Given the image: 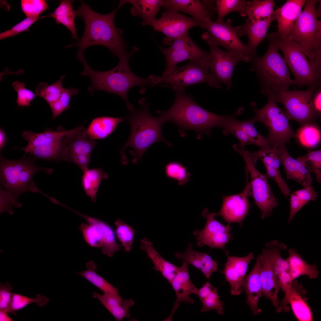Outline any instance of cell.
<instances>
[{
  "label": "cell",
  "instance_id": "obj_21",
  "mask_svg": "<svg viewBox=\"0 0 321 321\" xmlns=\"http://www.w3.org/2000/svg\"><path fill=\"white\" fill-rule=\"evenodd\" d=\"M225 253L227 259L222 273L230 286L231 294L238 295L244 290L243 282L248 265L254 258V254L251 252L246 256L240 257L230 256L227 251Z\"/></svg>",
  "mask_w": 321,
  "mask_h": 321
},
{
  "label": "cell",
  "instance_id": "obj_25",
  "mask_svg": "<svg viewBox=\"0 0 321 321\" xmlns=\"http://www.w3.org/2000/svg\"><path fill=\"white\" fill-rule=\"evenodd\" d=\"M277 151L280 163L284 168L287 179L297 182L303 187L312 186V179L310 173L300 161L290 155L285 145L278 147Z\"/></svg>",
  "mask_w": 321,
  "mask_h": 321
},
{
  "label": "cell",
  "instance_id": "obj_17",
  "mask_svg": "<svg viewBox=\"0 0 321 321\" xmlns=\"http://www.w3.org/2000/svg\"><path fill=\"white\" fill-rule=\"evenodd\" d=\"M142 24L150 26L155 31L163 33L165 37L163 42L170 45L174 40L188 33L190 28L199 26L200 23L178 12L165 11L160 18L142 22Z\"/></svg>",
  "mask_w": 321,
  "mask_h": 321
},
{
  "label": "cell",
  "instance_id": "obj_7",
  "mask_svg": "<svg viewBox=\"0 0 321 321\" xmlns=\"http://www.w3.org/2000/svg\"><path fill=\"white\" fill-rule=\"evenodd\" d=\"M268 37L282 51L297 85L320 87L321 64L308 55L298 43L278 32L272 33Z\"/></svg>",
  "mask_w": 321,
  "mask_h": 321
},
{
  "label": "cell",
  "instance_id": "obj_23",
  "mask_svg": "<svg viewBox=\"0 0 321 321\" xmlns=\"http://www.w3.org/2000/svg\"><path fill=\"white\" fill-rule=\"evenodd\" d=\"M87 128L81 125L65 138L63 160L68 162L71 157L81 155H92L97 144L86 133Z\"/></svg>",
  "mask_w": 321,
  "mask_h": 321
},
{
  "label": "cell",
  "instance_id": "obj_40",
  "mask_svg": "<svg viewBox=\"0 0 321 321\" xmlns=\"http://www.w3.org/2000/svg\"><path fill=\"white\" fill-rule=\"evenodd\" d=\"M81 183L86 195L94 202L97 200V193L101 181L108 178V174L101 169H87L83 172Z\"/></svg>",
  "mask_w": 321,
  "mask_h": 321
},
{
  "label": "cell",
  "instance_id": "obj_22",
  "mask_svg": "<svg viewBox=\"0 0 321 321\" xmlns=\"http://www.w3.org/2000/svg\"><path fill=\"white\" fill-rule=\"evenodd\" d=\"M183 261L181 266L178 267L177 274L170 284L174 291L176 300L174 304L171 314L166 320L171 321L173 315L178 308L180 303L192 305L194 303L193 299L190 297L191 294L196 295L198 288L192 282L189 276L188 265Z\"/></svg>",
  "mask_w": 321,
  "mask_h": 321
},
{
  "label": "cell",
  "instance_id": "obj_2",
  "mask_svg": "<svg viewBox=\"0 0 321 321\" xmlns=\"http://www.w3.org/2000/svg\"><path fill=\"white\" fill-rule=\"evenodd\" d=\"M175 93V101L169 110L156 112L165 123L176 124L180 128V135H183V131L192 130L199 139L204 135L210 137L212 129L215 127L223 128L228 116L218 115L205 110L194 101L192 95L185 92Z\"/></svg>",
  "mask_w": 321,
  "mask_h": 321
},
{
  "label": "cell",
  "instance_id": "obj_12",
  "mask_svg": "<svg viewBox=\"0 0 321 321\" xmlns=\"http://www.w3.org/2000/svg\"><path fill=\"white\" fill-rule=\"evenodd\" d=\"M268 101L262 108L257 109L255 104H251L255 114L254 117L256 122L262 123L269 131L267 137L273 148L285 145L292 138L295 133L292 129L289 122V119L284 110L278 105L273 98L267 96Z\"/></svg>",
  "mask_w": 321,
  "mask_h": 321
},
{
  "label": "cell",
  "instance_id": "obj_36",
  "mask_svg": "<svg viewBox=\"0 0 321 321\" xmlns=\"http://www.w3.org/2000/svg\"><path fill=\"white\" fill-rule=\"evenodd\" d=\"M128 2L132 5L130 10L131 14L134 16L141 17L143 22H146L156 19L157 13L163 6V0H121L118 7L120 8L124 4Z\"/></svg>",
  "mask_w": 321,
  "mask_h": 321
},
{
  "label": "cell",
  "instance_id": "obj_54",
  "mask_svg": "<svg viewBox=\"0 0 321 321\" xmlns=\"http://www.w3.org/2000/svg\"><path fill=\"white\" fill-rule=\"evenodd\" d=\"M15 91L17 92L16 103L19 107H29L34 100L36 94L31 90L26 89V84L19 81H16L12 84Z\"/></svg>",
  "mask_w": 321,
  "mask_h": 321
},
{
  "label": "cell",
  "instance_id": "obj_34",
  "mask_svg": "<svg viewBox=\"0 0 321 321\" xmlns=\"http://www.w3.org/2000/svg\"><path fill=\"white\" fill-rule=\"evenodd\" d=\"M305 291L301 285L298 284L296 279L294 280L291 285L288 304L290 305L293 313L298 320L312 321L313 320L312 312L302 294Z\"/></svg>",
  "mask_w": 321,
  "mask_h": 321
},
{
  "label": "cell",
  "instance_id": "obj_57",
  "mask_svg": "<svg viewBox=\"0 0 321 321\" xmlns=\"http://www.w3.org/2000/svg\"><path fill=\"white\" fill-rule=\"evenodd\" d=\"M0 213L9 212L13 213V207H21V204L18 199L15 198L9 191L0 188Z\"/></svg>",
  "mask_w": 321,
  "mask_h": 321
},
{
  "label": "cell",
  "instance_id": "obj_56",
  "mask_svg": "<svg viewBox=\"0 0 321 321\" xmlns=\"http://www.w3.org/2000/svg\"><path fill=\"white\" fill-rule=\"evenodd\" d=\"M45 16L37 18L26 17L10 29L0 34V40L12 37L23 32L27 31L29 27L39 19Z\"/></svg>",
  "mask_w": 321,
  "mask_h": 321
},
{
  "label": "cell",
  "instance_id": "obj_51",
  "mask_svg": "<svg viewBox=\"0 0 321 321\" xmlns=\"http://www.w3.org/2000/svg\"><path fill=\"white\" fill-rule=\"evenodd\" d=\"M115 234L118 240L127 252L130 251L135 234V230L120 219L115 222Z\"/></svg>",
  "mask_w": 321,
  "mask_h": 321
},
{
  "label": "cell",
  "instance_id": "obj_33",
  "mask_svg": "<svg viewBox=\"0 0 321 321\" xmlns=\"http://www.w3.org/2000/svg\"><path fill=\"white\" fill-rule=\"evenodd\" d=\"M141 242L140 248L146 252L152 261L154 269L160 272L162 276L170 284L177 274L178 267L163 257L147 239H143Z\"/></svg>",
  "mask_w": 321,
  "mask_h": 321
},
{
  "label": "cell",
  "instance_id": "obj_63",
  "mask_svg": "<svg viewBox=\"0 0 321 321\" xmlns=\"http://www.w3.org/2000/svg\"><path fill=\"white\" fill-rule=\"evenodd\" d=\"M7 141V137L6 133L1 128L0 129V150H3L5 147Z\"/></svg>",
  "mask_w": 321,
  "mask_h": 321
},
{
  "label": "cell",
  "instance_id": "obj_4",
  "mask_svg": "<svg viewBox=\"0 0 321 321\" xmlns=\"http://www.w3.org/2000/svg\"><path fill=\"white\" fill-rule=\"evenodd\" d=\"M138 50V48L133 47L130 53L119 59V62L115 67L104 72L93 70L87 63L84 56L81 58L79 60L83 64L84 69L81 75L88 76L91 81V85L87 89L89 92L92 95L95 91L101 90L117 94L124 100L128 109L130 111L132 110L134 106L129 103L127 98L130 89L136 86L142 88L146 85L151 86L149 78H144L137 76L129 68L130 58Z\"/></svg>",
  "mask_w": 321,
  "mask_h": 321
},
{
  "label": "cell",
  "instance_id": "obj_64",
  "mask_svg": "<svg viewBox=\"0 0 321 321\" xmlns=\"http://www.w3.org/2000/svg\"><path fill=\"white\" fill-rule=\"evenodd\" d=\"M8 312L4 310H0V321H12V319L8 315Z\"/></svg>",
  "mask_w": 321,
  "mask_h": 321
},
{
  "label": "cell",
  "instance_id": "obj_27",
  "mask_svg": "<svg viewBox=\"0 0 321 321\" xmlns=\"http://www.w3.org/2000/svg\"><path fill=\"white\" fill-rule=\"evenodd\" d=\"M261 268L260 255L257 257L254 266L248 275L244 278L242 287L247 297L246 303L254 315L262 312L258 307V302L263 295L260 274Z\"/></svg>",
  "mask_w": 321,
  "mask_h": 321
},
{
  "label": "cell",
  "instance_id": "obj_45",
  "mask_svg": "<svg viewBox=\"0 0 321 321\" xmlns=\"http://www.w3.org/2000/svg\"><path fill=\"white\" fill-rule=\"evenodd\" d=\"M65 75L54 83L49 85L47 83H40L35 89L36 95L44 99L49 105L56 101L64 89L62 82Z\"/></svg>",
  "mask_w": 321,
  "mask_h": 321
},
{
  "label": "cell",
  "instance_id": "obj_29",
  "mask_svg": "<svg viewBox=\"0 0 321 321\" xmlns=\"http://www.w3.org/2000/svg\"><path fill=\"white\" fill-rule=\"evenodd\" d=\"M306 0H288L281 7L274 10L278 23V32L287 37L302 12Z\"/></svg>",
  "mask_w": 321,
  "mask_h": 321
},
{
  "label": "cell",
  "instance_id": "obj_14",
  "mask_svg": "<svg viewBox=\"0 0 321 321\" xmlns=\"http://www.w3.org/2000/svg\"><path fill=\"white\" fill-rule=\"evenodd\" d=\"M199 26L207 31L212 40L218 46L224 47L241 61L250 62L252 56L246 45L238 37L239 26H233L230 19L218 23L207 18L200 23Z\"/></svg>",
  "mask_w": 321,
  "mask_h": 321
},
{
  "label": "cell",
  "instance_id": "obj_1",
  "mask_svg": "<svg viewBox=\"0 0 321 321\" xmlns=\"http://www.w3.org/2000/svg\"><path fill=\"white\" fill-rule=\"evenodd\" d=\"M76 12L77 16L83 20L85 29L83 34L78 42L65 47L77 46L78 48L76 58L84 55V50L91 46L99 45L109 49L114 56L120 59L126 55V46L122 37L121 29L114 24L118 7L111 12L101 14L93 11L82 0Z\"/></svg>",
  "mask_w": 321,
  "mask_h": 321
},
{
  "label": "cell",
  "instance_id": "obj_55",
  "mask_svg": "<svg viewBox=\"0 0 321 321\" xmlns=\"http://www.w3.org/2000/svg\"><path fill=\"white\" fill-rule=\"evenodd\" d=\"M202 303L201 311L206 312L212 310H215L219 314L224 313V303L220 299L217 289L215 287L205 297L201 300Z\"/></svg>",
  "mask_w": 321,
  "mask_h": 321
},
{
  "label": "cell",
  "instance_id": "obj_5",
  "mask_svg": "<svg viewBox=\"0 0 321 321\" xmlns=\"http://www.w3.org/2000/svg\"><path fill=\"white\" fill-rule=\"evenodd\" d=\"M269 46L265 54L251 59V71L256 73L262 87L261 92L272 96L288 89L296 82L290 77L288 67L284 57L279 53L278 47L269 40Z\"/></svg>",
  "mask_w": 321,
  "mask_h": 321
},
{
  "label": "cell",
  "instance_id": "obj_42",
  "mask_svg": "<svg viewBox=\"0 0 321 321\" xmlns=\"http://www.w3.org/2000/svg\"><path fill=\"white\" fill-rule=\"evenodd\" d=\"M243 108L240 107L235 114L228 116L224 122L223 128V133L225 136L229 134L234 136L239 141L240 144L245 147L247 145L253 144L252 140L242 129L238 124V120L235 117L243 111Z\"/></svg>",
  "mask_w": 321,
  "mask_h": 321
},
{
  "label": "cell",
  "instance_id": "obj_16",
  "mask_svg": "<svg viewBox=\"0 0 321 321\" xmlns=\"http://www.w3.org/2000/svg\"><path fill=\"white\" fill-rule=\"evenodd\" d=\"M202 215L206 220L204 227L201 230L197 229L193 233L197 245L200 247L206 245L211 248L221 249L226 252V244L233 238L230 225L222 224L215 218L216 213H210L207 208L202 211Z\"/></svg>",
  "mask_w": 321,
  "mask_h": 321
},
{
  "label": "cell",
  "instance_id": "obj_50",
  "mask_svg": "<svg viewBox=\"0 0 321 321\" xmlns=\"http://www.w3.org/2000/svg\"><path fill=\"white\" fill-rule=\"evenodd\" d=\"M164 170L166 176L177 181L179 185L185 184L190 180L191 174L188 171L186 166L178 162L168 163L165 166Z\"/></svg>",
  "mask_w": 321,
  "mask_h": 321
},
{
  "label": "cell",
  "instance_id": "obj_13",
  "mask_svg": "<svg viewBox=\"0 0 321 321\" xmlns=\"http://www.w3.org/2000/svg\"><path fill=\"white\" fill-rule=\"evenodd\" d=\"M315 88L309 87L304 91L288 89L272 97L276 102L282 104L284 112L289 119L301 125L313 122L318 117L313 107L312 97Z\"/></svg>",
  "mask_w": 321,
  "mask_h": 321
},
{
  "label": "cell",
  "instance_id": "obj_32",
  "mask_svg": "<svg viewBox=\"0 0 321 321\" xmlns=\"http://www.w3.org/2000/svg\"><path fill=\"white\" fill-rule=\"evenodd\" d=\"M92 296L99 300L117 321L130 317L129 309L134 304L132 299L123 300L119 294L103 293L101 295L95 292Z\"/></svg>",
  "mask_w": 321,
  "mask_h": 321
},
{
  "label": "cell",
  "instance_id": "obj_30",
  "mask_svg": "<svg viewBox=\"0 0 321 321\" xmlns=\"http://www.w3.org/2000/svg\"><path fill=\"white\" fill-rule=\"evenodd\" d=\"M162 7L166 11L189 14L200 23L213 16L212 12L199 0H164Z\"/></svg>",
  "mask_w": 321,
  "mask_h": 321
},
{
  "label": "cell",
  "instance_id": "obj_58",
  "mask_svg": "<svg viewBox=\"0 0 321 321\" xmlns=\"http://www.w3.org/2000/svg\"><path fill=\"white\" fill-rule=\"evenodd\" d=\"M12 289V286L9 282H6L4 284L0 283V310L8 313L13 294L11 292Z\"/></svg>",
  "mask_w": 321,
  "mask_h": 321
},
{
  "label": "cell",
  "instance_id": "obj_28",
  "mask_svg": "<svg viewBox=\"0 0 321 321\" xmlns=\"http://www.w3.org/2000/svg\"><path fill=\"white\" fill-rule=\"evenodd\" d=\"M253 153L259 158L264 164L267 177L273 180L277 184L281 193L287 197L290 194L289 188L281 174L280 161L277 148L260 149Z\"/></svg>",
  "mask_w": 321,
  "mask_h": 321
},
{
  "label": "cell",
  "instance_id": "obj_43",
  "mask_svg": "<svg viewBox=\"0 0 321 321\" xmlns=\"http://www.w3.org/2000/svg\"><path fill=\"white\" fill-rule=\"evenodd\" d=\"M265 247L268 249L271 262L277 278L283 270H285L289 273V263L286 259H284L282 258L281 255V251L287 248L286 246L283 243L274 240L267 243Z\"/></svg>",
  "mask_w": 321,
  "mask_h": 321
},
{
  "label": "cell",
  "instance_id": "obj_41",
  "mask_svg": "<svg viewBox=\"0 0 321 321\" xmlns=\"http://www.w3.org/2000/svg\"><path fill=\"white\" fill-rule=\"evenodd\" d=\"M86 269L78 272L76 274L87 280L92 284L98 288L103 293L119 294L117 289L108 283L95 271L97 266L93 261L86 263Z\"/></svg>",
  "mask_w": 321,
  "mask_h": 321
},
{
  "label": "cell",
  "instance_id": "obj_24",
  "mask_svg": "<svg viewBox=\"0 0 321 321\" xmlns=\"http://www.w3.org/2000/svg\"><path fill=\"white\" fill-rule=\"evenodd\" d=\"M260 255L261 262L260 277L263 295L277 309L279 305L278 295L280 287L271 262L268 249L265 247Z\"/></svg>",
  "mask_w": 321,
  "mask_h": 321
},
{
  "label": "cell",
  "instance_id": "obj_52",
  "mask_svg": "<svg viewBox=\"0 0 321 321\" xmlns=\"http://www.w3.org/2000/svg\"><path fill=\"white\" fill-rule=\"evenodd\" d=\"M78 93V90L70 87L64 89L59 98L55 103L49 105L52 113V118L55 119L64 111L68 110L70 107V102L72 96Z\"/></svg>",
  "mask_w": 321,
  "mask_h": 321
},
{
  "label": "cell",
  "instance_id": "obj_39",
  "mask_svg": "<svg viewBox=\"0 0 321 321\" xmlns=\"http://www.w3.org/2000/svg\"><path fill=\"white\" fill-rule=\"evenodd\" d=\"M275 4L273 0L246 1L245 12L247 18L251 21L264 20L272 15Z\"/></svg>",
  "mask_w": 321,
  "mask_h": 321
},
{
  "label": "cell",
  "instance_id": "obj_35",
  "mask_svg": "<svg viewBox=\"0 0 321 321\" xmlns=\"http://www.w3.org/2000/svg\"><path fill=\"white\" fill-rule=\"evenodd\" d=\"M124 121L122 117H98L92 119L87 128L86 133L92 139H104L114 131L119 123Z\"/></svg>",
  "mask_w": 321,
  "mask_h": 321
},
{
  "label": "cell",
  "instance_id": "obj_38",
  "mask_svg": "<svg viewBox=\"0 0 321 321\" xmlns=\"http://www.w3.org/2000/svg\"><path fill=\"white\" fill-rule=\"evenodd\" d=\"M288 253L286 260L289 266V273L293 280L302 275H306L311 279L317 277L319 272L316 265L308 264L293 248L290 249Z\"/></svg>",
  "mask_w": 321,
  "mask_h": 321
},
{
  "label": "cell",
  "instance_id": "obj_62",
  "mask_svg": "<svg viewBox=\"0 0 321 321\" xmlns=\"http://www.w3.org/2000/svg\"><path fill=\"white\" fill-rule=\"evenodd\" d=\"M215 288L210 282L207 281L203 284L201 288L198 289L196 295L201 300L208 295Z\"/></svg>",
  "mask_w": 321,
  "mask_h": 321
},
{
  "label": "cell",
  "instance_id": "obj_61",
  "mask_svg": "<svg viewBox=\"0 0 321 321\" xmlns=\"http://www.w3.org/2000/svg\"><path fill=\"white\" fill-rule=\"evenodd\" d=\"M314 108L318 117L321 113V87L316 88L313 93L311 98Z\"/></svg>",
  "mask_w": 321,
  "mask_h": 321
},
{
  "label": "cell",
  "instance_id": "obj_44",
  "mask_svg": "<svg viewBox=\"0 0 321 321\" xmlns=\"http://www.w3.org/2000/svg\"><path fill=\"white\" fill-rule=\"evenodd\" d=\"M313 122L301 125L295 136L303 146L313 148L317 146L321 140V133L318 126Z\"/></svg>",
  "mask_w": 321,
  "mask_h": 321
},
{
  "label": "cell",
  "instance_id": "obj_49",
  "mask_svg": "<svg viewBox=\"0 0 321 321\" xmlns=\"http://www.w3.org/2000/svg\"><path fill=\"white\" fill-rule=\"evenodd\" d=\"M49 300L48 298L40 294H37L35 298H31L13 293L8 313H15L17 311L33 303H37L40 306H43L47 304Z\"/></svg>",
  "mask_w": 321,
  "mask_h": 321
},
{
  "label": "cell",
  "instance_id": "obj_8",
  "mask_svg": "<svg viewBox=\"0 0 321 321\" xmlns=\"http://www.w3.org/2000/svg\"><path fill=\"white\" fill-rule=\"evenodd\" d=\"M320 1H306L303 10L287 37L298 43L312 59L321 64V21L316 9Z\"/></svg>",
  "mask_w": 321,
  "mask_h": 321
},
{
  "label": "cell",
  "instance_id": "obj_60",
  "mask_svg": "<svg viewBox=\"0 0 321 321\" xmlns=\"http://www.w3.org/2000/svg\"><path fill=\"white\" fill-rule=\"evenodd\" d=\"M290 212L288 220V223L292 221L295 215L303 206L294 192L290 195Z\"/></svg>",
  "mask_w": 321,
  "mask_h": 321
},
{
  "label": "cell",
  "instance_id": "obj_6",
  "mask_svg": "<svg viewBox=\"0 0 321 321\" xmlns=\"http://www.w3.org/2000/svg\"><path fill=\"white\" fill-rule=\"evenodd\" d=\"M36 160L31 155L18 160H11L0 153V188L10 192L18 199L21 195L27 192L43 194L36 186L33 177L40 171L49 175L54 170L37 166L34 163Z\"/></svg>",
  "mask_w": 321,
  "mask_h": 321
},
{
  "label": "cell",
  "instance_id": "obj_53",
  "mask_svg": "<svg viewBox=\"0 0 321 321\" xmlns=\"http://www.w3.org/2000/svg\"><path fill=\"white\" fill-rule=\"evenodd\" d=\"M21 7L26 17L37 18L49 7L44 0H21Z\"/></svg>",
  "mask_w": 321,
  "mask_h": 321
},
{
  "label": "cell",
  "instance_id": "obj_18",
  "mask_svg": "<svg viewBox=\"0 0 321 321\" xmlns=\"http://www.w3.org/2000/svg\"><path fill=\"white\" fill-rule=\"evenodd\" d=\"M84 219L87 224H82L79 229L88 244L101 248L105 254L112 252L118 248L119 244L111 226L102 220L87 215Z\"/></svg>",
  "mask_w": 321,
  "mask_h": 321
},
{
  "label": "cell",
  "instance_id": "obj_59",
  "mask_svg": "<svg viewBox=\"0 0 321 321\" xmlns=\"http://www.w3.org/2000/svg\"><path fill=\"white\" fill-rule=\"evenodd\" d=\"M304 206L310 201L316 200L317 193L312 186L303 187L294 192Z\"/></svg>",
  "mask_w": 321,
  "mask_h": 321
},
{
  "label": "cell",
  "instance_id": "obj_19",
  "mask_svg": "<svg viewBox=\"0 0 321 321\" xmlns=\"http://www.w3.org/2000/svg\"><path fill=\"white\" fill-rule=\"evenodd\" d=\"M159 48L166 60V67L163 76L170 73L180 62L202 59L208 54L194 43L188 33L174 40L169 47L160 46Z\"/></svg>",
  "mask_w": 321,
  "mask_h": 321
},
{
  "label": "cell",
  "instance_id": "obj_47",
  "mask_svg": "<svg viewBox=\"0 0 321 321\" xmlns=\"http://www.w3.org/2000/svg\"><path fill=\"white\" fill-rule=\"evenodd\" d=\"M238 123L242 129L252 140L254 145L258 146L260 149L272 148L267 137L259 134L254 127L256 122L254 118L244 121L237 120Z\"/></svg>",
  "mask_w": 321,
  "mask_h": 321
},
{
  "label": "cell",
  "instance_id": "obj_48",
  "mask_svg": "<svg viewBox=\"0 0 321 321\" xmlns=\"http://www.w3.org/2000/svg\"><path fill=\"white\" fill-rule=\"evenodd\" d=\"M297 159L300 161L311 173H314L316 180L321 182V150H309L305 155L298 157Z\"/></svg>",
  "mask_w": 321,
  "mask_h": 321
},
{
  "label": "cell",
  "instance_id": "obj_46",
  "mask_svg": "<svg viewBox=\"0 0 321 321\" xmlns=\"http://www.w3.org/2000/svg\"><path fill=\"white\" fill-rule=\"evenodd\" d=\"M246 1L244 0H217L215 1L216 11L218 16L216 22L224 21V17L232 12L239 13L241 16H246L245 9Z\"/></svg>",
  "mask_w": 321,
  "mask_h": 321
},
{
  "label": "cell",
  "instance_id": "obj_26",
  "mask_svg": "<svg viewBox=\"0 0 321 321\" xmlns=\"http://www.w3.org/2000/svg\"><path fill=\"white\" fill-rule=\"evenodd\" d=\"M276 19L274 12L272 15L264 20L251 21L247 19L243 25L239 26L238 35H246L248 37V42L246 45L252 58L257 55L256 51L258 45L265 38L271 23Z\"/></svg>",
  "mask_w": 321,
  "mask_h": 321
},
{
  "label": "cell",
  "instance_id": "obj_20",
  "mask_svg": "<svg viewBox=\"0 0 321 321\" xmlns=\"http://www.w3.org/2000/svg\"><path fill=\"white\" fill-rule=\"evenodd\" d=\"M244 190L241 193L231 195L223 196V203L219 211L216 213L229 224H239L242 226V222L248 211L250 204L248 197L251 196L248 180Z\"/></svg>",
  "mask_w": 321,
  "mask_h": 321
},
{
  "label": "cell",
  "instance_id": "obj_3",
  "mask_svg": "<svg viewBox=\"0 0 321 321\" xmlns=\"http://www.w3.org/2000/svg\"><path fill=\"white\" fill-rule=\"evenodd\" d=\"M141 107L136 109L134 107L130 114L125 117L129 121L131 127L130 136L121 150V162L124 165L128 163L125 152L128 147L133 150L129 153L133 157L132 162L136 163L139 160L141 162L142 158L146 150L152 145L159 141H163L170 147L171 144L164 138L162 132V127L165 122L159 116H152L149 110V106L145 99L140 100Z\"/></svg>",
  "mask_w": 321,
  "mask_h": 321
},
{
  "label": "cell",
  "instance_id": "obj_11",
  "mask_svg": "<svg viewBox=\"0 0 321 321\" xmlns=\"http://www.w3.org/2000/svg\"><path fill=\"white\" fill-rule=\"evenodd\" d=\"M233 148L244 159L246 176L250 177L249 182L251 195L261 211V219L265 218L272 215L273 210L278 204L268 182V177L256 168L255 164L258 158L256 155L246 150L245 147L240 144H234Z\"/></svg>",
  "mask_w": 321,
  "mask_h": 321
},
{
  "label": "cell",
  "instance_id": "obj_10",
  "mask_svg": "<svg viewBox=\"0 0 321 321\" xmlns=\"http://www.w3.org/2000/svg\"><path fill=\"white\" fill-rule=\"evenodd\" d=\"M74 130H66L60 127L56 130L47 129L40 133L23 131L22 136L28 141L27 144L15 148L25 152L23 157L29 153L36 159L58 162L63 160L65 137Z\"/></svg>",
  "mask_w": 321,
  "mask_h": 321
},
{
  "label": "cell",
  "instance_id": "obj_31",
  "mask_svg": "<svg viewBox=\"0 0 321 321\" xmlns=\"http://www.w3.org/2000/svg\"><path fill=\"white\" fill-rule=\"evenodd\" d=\"M174 256L178 259L193 266L201 271L209 280L211 274L218 270V263L207 254L194 250L189 243L183 252H177Z\"/></svg>",
  "mask_w": 321,
  "mask_h": 321
},
{
  "label": "cell",
  "instance_id": "obj_37",
  "mask_svg": "<svg viewBox=\"0 0 321 321\" xmlns=\"http://www.w3.org/2000/svg\"><path fill=\"white\" fill-rule=\"evenodd\" d=\"M74 1L70 0L61 1L59 6L54 11L45 17L53 18L57 23L64 26L71 32L73 38L77 40L78 38L75 21L77 15L76 11L73 8Z\"/></svg>",
  "mask_w": 321,
  "mask_h": 321
},
{
  "label": "cell",
  "instance_id": "obj_15",
  "mask_svg": "<svg viewBox=\"0 0 321 321\" xmlns=\"http://www.w3.org/2000/svg\"><path fill=\"white\" fill-rule=\"evenodd\" d=\"M201 37L210 48V52L207 58L210 72L220 84H225L227 89L230 90L234 69L241 60L232 54L220 48L207 32L203 33Z\"/></svg>",
  "mask_w": 321,
  "mask_h": 321
},
{
  "label": "cell",
  "instance_id": "obj_9",
  "mask_svg": "<svg viewBox=\"0 0 321 321\" xmlns=\"http://www.w3.org/2000/svg\"><path fill=\"white\" fill-rule=\"evenodd\" d=\"M207 56L199 59L190 60L184 66L176 67L166 75H150L148 78L151 86L165 83L170 85L169 87L175 93L185 92L187 86L202 83H206L211 86L221 88V84L209 70Z\"/></svg>",
  "mask_w": 321,
  "mask_h": 321
}]
</instances>
